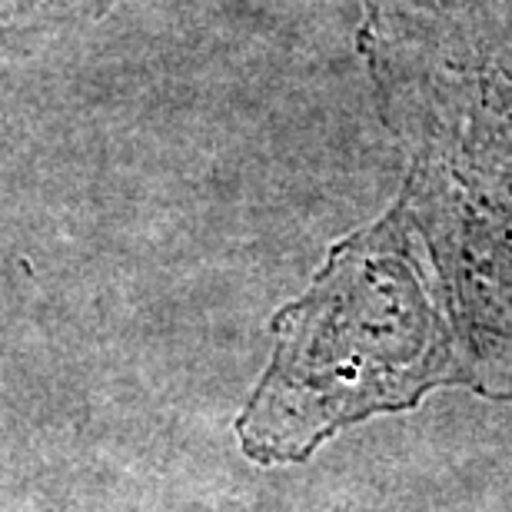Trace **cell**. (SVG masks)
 <instances>
[{"label": "cell", "instance_id": "6da1fadb", "mask_svg": "<svg viewBox=\"0 0 512 512\" xmlns=\"http://www.w3.org/2000/svg\"><path fill=\"white\" fill-rule=\"evenodd\" d=\"M439 373V333L393 217L333 253L276 320V360L240 416L250 459H306L333 429L413 406Z\"/></svg>", "mask_w": 512, "mask_h": 512}]
</instances>
